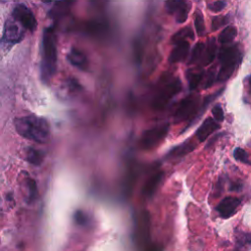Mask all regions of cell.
Returning <instances> with one entry per match:
<instances>
[{"instance_id":"cell-1","label":"cell","mask_w":251,"mask_h":251,"mask_svg":"<svg viewBox=\"0 0 251 251\" xmlns=\"http://www.w3.org/2000/svg\"><path fill=\"white\" fill-rule=\"evenodd\" d=\"M16 130L22 136L36 142H46L49 137V125L42 119L35 116H24L15 120Z\"/></svg>"},{"instance_id":"cell-2","label":"cell","mask_w":251,"mask_h":251,"mask_svg":"<svg viewBox=\"0 0 251 251\" xmlns=\"http://www.w3.org/2000/svg\"><path fill=\"white\" fill-rule=\"evenodd\" d=\"M57 49L56 36L52 28H47L43 34L42 41V74L47 78L56 71Z\"/></svg>"},{"instance_id":"cell-3","label":"cell","mask_w":251,"mask_h":251,"mask_svg":"<svg viewBox=\"0 0 251 251\" xmlns=\"http://www.w3.org/2000/svg\"><path fill=\"white\" fill-rule=\"evenodd\" d=\"M240 53L237 45L226 46L221 49L219 53V60L221 62V68L217 75L216 80L226 81L233 74L237 64L239 63Z\"/></svg>"},{"instance_id":"cell-4","label":"cell","mask_w":251,"mask_h":251,"mask_svg":"<svg viewBox=\"0 0 251 251\" xmlns=\"http://www.w3.org/2000/svg\"><path fill=\"white\" fill-rule=\"evenodd\" d=\"M181 89V83L178 78H174L165 83L156 93L153 100L154 109H163L172 98L176 95Z\"/></svg>"},{"instance_id":"cell-5","label":"cell","mask_w":251,"mask_h":251,"mask_svg":"<svg viewBox=\"0 0 251 251\" xmlns=\"http://www.w3.org/2000/svg\"><path fill=\"white\" fill-rule=\"evenodd\" d=\"M169 131V126L163 125L147 129L143 132L140 139V146L143 149H152L164 140Z\"/></svg>"},{"instance_id":"cell-6","label":"cell","mask_w":251,"mask_h":251,"mask_svg":"<svg viewBox=\"0 0 251 251\" xmlns=\"http://www.w3.org/2000/svg\"><path fill=\"white\" fill-rule=\"evenodd\" d=\"M165 8L168 13L175 15L178 24H182L188 17L190 5L187 0H166Z\"/></svg>"},{"instance_id":"cell-7","label":"cell","mask_w":251,"mask_h":251,"mask_svg":"<svg viewBox=\"0 0 251 251\" xmlns=\"http://www.w3.org/2000/svg\"><path fill=\"white\" fill-rule=\"evenodd\" d=\"M25 33V27L13 17L8 20L5 29H4V37L3 41L8 44H14L19 42Z\"/></svg>"},{"instance_id":"cell-8","label":"cell","mask_w":251,"mask_h":251,"mask_svg":"<svg viewBox=\"0 0 251 251\" xmlns=\"http://www.w3.org/2000/svg\"><path fill=\"white\" fill-rule=\"evenodd\" d=\"M13 18L17 20L25 27V29L34 30L36 27L37 23L34 15L25 5L20 4L15 8L13 13Z\"/></svg>"},{"instance_id":"cell-9","label":"cell","mask_w":251,"mask_h":251,"mask_svg":"<svg viewBox=\"0 0 251 251\" xmlns=\"http://www.w3.org/2000/svg\"><path fill=\"white\" fill-rule=\"evenodd\" d=\"M198 101L195 97H187L183 99L177 106L175 112V121L182 122L188 118H190L197 109Z\"/></svg>"},{"instance_id":"cell-10","label":"cell","mask_w":251,"mask_h":251,"mask_svg":"<svg viewBox=\"0 0 251 251\" xmlns=\"http://www.w3.org/2000/svg\"><path fill=\"white\" fill-rule=\"evenodd\" d=\"M239 204H240V200L237 197L227 196V197H225L217 206V211L222 218L227 219V218H230L232 215H234Z\"/></svg>"},{"instance_id":"cell-11","label":"cell","mask_w":251,"mask_h":251,"mask_svg":"<svg viewBox=\"0 0 251 251\" xmlns=\"http://www.w3.org/2000/svg\"><path fill=\"white\" fill-rule=\"evenodd\" d=\"M220 128V125L218 122H216L212 118H207L204 120V122L200 125L198 129L195 132L196 137L199 141H205L214 131Z\"/></svg>"},{"instance_id":"cell-12","label":"cell","mask_w":251,"mask_h":251,"mask_svg":"<svg viewBox=\"0 0 251 251\" xmlns=\"http://www.w3.org/2000/svg\"><path fill=\"white\" fill-rule=\"evenodd\" d=\"M188 52H189V43L187 41L179 42L176 44V47L171 52L169 56V62L172 64L181 62L186 58Z\"/></svg>"},{"instance_id":"cell-13","label":"cell","mask_w":251,"mask_h":251,"mask_svg":"<svg viewBox=\"0 0 251 251\" xmlns=\"http://www.w3.org/2000/svg\"><path fill=\"white\" fill-rule=\"evenodd\" d=\"M68 60L73 66L80 70H86L88 67V61L86 56L78 49L73 48L68 54Z\"/></svg>"},{"instance_id":"cell-14","label":"cell","mask_w":251,"mask_h":251,"mask_svg":"<svg viewBox=\"0 0 251 251\" xmlns=\"http://www.w3.org/2000/svg\"><path fill=\"white\" fill-rule=\"evenodd\" d=\"M216 50H217V45L215 38H210L207 42V45L204 48V52L202 55V58L200 60L202 66H207L211 64L216 56Z\"/></svg>"},{"instance_id":"cell-15","label":"cell","mask_w":251,"mask_h":251,"mask_svg":"<svg viewBox=\"0 0 251 251\" xmlns=\"http://www.w3.org/2000/svg\"><path fill=\"white\" fill-rule=\"evenodd\" d=\"M236 34H237V29L235 28V26L228 25L222 30V32L218 37V40L220 43L226 44L231 42L236 37Z\"/></svg>"},{"instance_id":"cell-16","label":"cell","mask_w":251,"mask_h":251,"mask_svg":"<svg viewBox=\"0 0 251 251\" xmlns=\"http://www.w3.org/2000/svg\"><path fill=\"white\" fill-rule=\"evenodd\" d=\"M194 35H193V31H192V28L190 26H186V27H183L181 29H179L178 31H176L173 37H172V42L174 44H177L179 42H182V41H186V39L190 38V39H193Z\"/></svg>"},{"instance_id":"cell-17","label":"cell","mask_w":251,"mask_h":251,"mask_svg":"<svg viewBox=\"0 0 251 251\" xmlns=\"http://www.w3.org/2000/svg\"><path fill=\"white\" fill-rule=\"evenodd\" d=\"M186 77L188 80L189 89L193 90L199 85V83L204 77V75H203V72L201 71H188L186 73Z\"/></svg>"},{"instance_id":"cell-18","label":"cell","mask_w":251,"mask_h":251,"mask_svg":"<svg viewBox=\"0 0 251 251\" xmlns=\"http://www.w3.org/2000/svg\"><path fill=\"white\" fill-rule=\"evenodd\" d=\"M194 147H195V145H194L191 141L188 140V141H186V142L180 144L179 146L175 147V148L169 153V156H171V157H179V156L185 155V154L189 153L190 151H192Z\"/></svg>"},{"instance_id":"cell-19","label":"cell","mask_w":251,"mask_h":251,"mask_svg":"<svg viewBox=\"0 0 251 251\" xmlns=\"http://www.w3.org/2000/svg\"><path fill=\"white\" fill-rule=\"evenodd\" d=\"M204 48H205V44L203 42H197L193 46L191 54H190L189 64H195L201 60L203 52H204Z\"/></svg>"},{"instance_id":"cell-20","label":"cell","mask_w":251,"mask_h":251,"mask_svg":"<svg viewBox=\"0 0 251 251\" xmlns=\"http://www.w3.org/2000/svg\"><path fill=\"white\" fill-rule=\"evenodd\" d=\"M194 25L196 32L199 36H203L205 33V25H204V19L200 12H196L194 15Z\"/></svg>"},{"instance_id":"cell-21","label":"cell","mask_w":251,"mask_h":251,"mask_svg":"<svg viewBox=\"0 0 251 251\" xmlns=\"http://www.w3.org/2000/svg\"><path fill=\"white\" fill-rule=\"evenodd\" d=\"M233 157L236 161H239L243 164H246V165H251V162L249 160V157H248V154L245 152L244 149L240 148V147H237L234 149L233 151Z\"/></svg>"},{"instance_id":"cell-22","label":"cell","mask_w":251,"mask_h":251,"mask_svg":"<svg viewBox=\"0 0 251 251\" xmlns=\"http://www.w3.org/2000/svg\"><path fill=\"white\" fill-rule=\"evenodd\" d=\"M42 158L43 157L41 153L33 148H30L27 152V160L33 165H39L42 161Z\"/></svg>"},{"instance_id":"cell-23","label":"cell","mask_w":251,"mask_h":251,"mask_svg":"<svg viewBox=\"0 0 251 251\" xmlns=\"http://www.w3.org/2000/svg\"><path fill=\"white\" fill-rule=\"evenodd\" d=\"M212 114H213V117H214V120L216 122H223L224 119H225V115H224V110L223 108L218 104V105H215L213 108H212Z\"/></svg>"},{"instance_id":"cell-24","label":"cell","mask_w":251,"mask_h":251,"mask_svg":"<svg viewBox=\"0 0 251 251\" xmlns=\"http://www.w3.org/2000/svg\"><path fill=\"white\" fill-rule=\"evenodd\" d=\"M226 23H227V17H224V16L216 17L212 21V29L216 30V29H218L219 27H221L222 25H224Z\"/></svg>"},{"instance_id":"cell-25","label":"cell","mask_w":251,"mask_h":251,"mask_svg":"<svg viewBox=\"0 0 251 251\" xmlns=\"http://www.w3.org/2000/svg\"><path fill=\"white\" fill-rule=\"evenodd\" d=\"M215 75H216V73H215L214 69H211L207 73V75H205V79H204V85H203L204 88H208L213 84V82L215 81V78H216Z\"/></svg>"},{"instance_id":"cell-26","label":"cell","mask_w":251,"mask_h":251,"mask_svg":"<svg viewBox=\"0 0 251 251\" xmlns=\"http://www.w3.org/2000/svg\"><path fill=\"white\" fill-rule=\"evenodd\" d=\"M226 7V3L224 1H216L209 5V9L213 12H220Z\"/></svg>"},{"instance_id":"cell-27","label":"cell","mask_w":251,"mask_h":251,"mask_svg":"<svg viewBox=\"0 0 251 251\" xmlns=\"http://www.w3.org/2000/svg\"><path fill=\"white\" fill-rule=\"evenodd\" d=\"M36 192H37L36 183L33 179H30V181H29V196H30V198L33 199L36 195Z\"/></svg>"},{"instance_id":"cell-28","label":"cell","mask_w":251,"mask_h":251,"mask_svg":"<svg viewBox=\"0 0 251 251\" xmlns=\"http://www.w3.org/2000/svg\"><path fill=\"white\" fill-rule=\"evenodd\" d=\"M248 82H249V85L251 87V75L248 76Z\"/></svg>"}]
</instances>
